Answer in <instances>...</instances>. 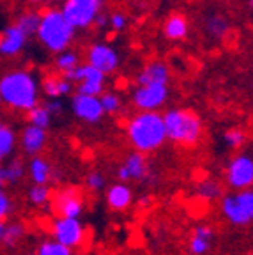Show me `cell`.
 Returning a JSON list of instances; mask_svg holds the SVG:
<instances>
[{
    "label": "cell",
    "mask_w": 253,
    "mask_h": 255,
    "mask_svg": "<svg viewBox=\"0 0 253 255\" xmlns=\"http://www.w3.org/2000/svg\"><path fill=\"white\" fill-rule=\"evenodd\" d=\"M27 34L16 27L14 23L7 25L4 30H0V57L2 59H14L27 46Z\"/></svg>",
    "instance_id": "5bb4252c"
},
{
    "label": "cell",
    "mask_w": 253,
    "mask_h": 255,
    "mask_svg": "<svg viewBox=\"0 0 253 255\" xmlns=\"http://www.w3.org/2000/svg\"><path fill=\"white\" fill-rule=\"evenodd\" d=\"M48 143V133L46 129H41L36 126H27L21 129V133L18 135V145L21 147V151L28 156V158H34V156H39L44 151Z\"/></svg>",
    "instance_id": "9a60e30c"
},
{
    "label": "cell",
    "mask_w": 253,
    "mask_h": 255,
    "mask_svg": "<svg viewBox=\"0 0 253 255\" xmlns=\"http://www.w3.org/2000/svg\"><path fill=\"white\" fill-rule=\"evenodd\" d=\"M69 108H71L73 116H75L76 119L83 121V123H89V124L99 123L105 116L99 98L80 94V92L73 94L71 101H69Z\"/></svg>",
    "instance_id": "7c38bea8"
},
{
    "label": "cell",
    "mask_w": 253,
    "mask_h": 255,
    "mask_svg": "<svg viewBox=\"0 0 253 255\" xmlns=\"http://www.w3.org/2000/svg\"><path fill=\"white\" fill-rule=\"evenodd\" d=\"M27 175L32 184H48L53 179V167L43 156H34L27 163Z\"/></svg>",
    "instance_id": "44dd1931"
},
{
    "label": "cell",
    "mask_w": 253,
    "mask_h": 255,
    "mask_svg": "<svg viewBox=\"0 0 253 255\" xmlns=\"http://www.w3.org/2000/svg\"><path fill=\"white\" fill-rule=\"evenodd\" d=\"M166 140H172L182 147L197 145L204 133L202 119L190 108H172L163 116Z\"/></svg>",
    "instance_id": "277c9868"
},
{
    "label": "cell",
    "mask_w": 253,
    "mask_h": 255,
    "mask_svg": "<svg viewBox=\"0 0 253 255\" xmlns=\"http://www.w3.org/2000/svg\"><path fill=\"white\" fill-rule=\"evenodd\" d=\"M197 193L200 195V199L214 200L218 197H222V186L214 181H202L197 186Z\"/></svg>",
    "instance_id": "d6a6232c"
},
{
    "label": "cell",
    "mask_w": 253,
    "mask_h": 255,
    "mask_svg": "<svg viewBox=\"0 0 253 255\" xmlns=\"http://www.w3.org/2000/svg\"><path fill=\"white\" fill-rule=\"evenodd\" d=\"M214 231L209 225H198L188 241V250L191 255H207L213 248Z\"/></svg>",
    "instance_id": "ffe728a7"
},
{
    "label": "cell",
    "mask_w": 253,
    "mask_h": 255,
    "mask_svg": "<svg viewBox=\"0 0 253 255\" xmlns=\"http://www.w3.org/2000/svg\"><path fill=\"white\" fill-rule=\"evenodd\" d=\"M34 255H73V250L57 243L55 239H44L43 243H39Z\"/></svg>",
    "instance_id": "f546056e"
},
{
    "label": "cell",
    "mask_w": 253,
    "mask_h": 255,
    "mask_svg": "<svg viewBox=\"0 0 253 255\" xmlns=\"http://www.w3.org/2000/svg\"><path fill=\"white\" fill-rule=\"evenodd\" d=\"M16 147H18V135L14 128L7 123H2L0 124V163L11 159Z\"/></svg>",
    "instance_id": "7402d4cb"
},
{
    "label": "cell",
    "mask_w": 253,
    "mask_h": 255,
    "mask_svg": "<svg viewBox=\"0 0 253 255\" xmlns=\"http://www.w3.org/2000/svg\"><path fill=\"white\" fill-rule=\"evenodd\" d=\"M168 98V85L166 84H150V85H136L133 91V105L140 112H156L165 105Z\"/></svg>",
    "instance_id": "30bf717a"
},
{
    "label": "cell",
    "mask_w": 253,
    "mask_h": 255,
    "mask_svg": "<svg viewBox=\"0 0 253 255\" xmlns=\"http://www.w3.org/2000/svg\"><path fill=\"white\" fill-rule=\"evenodd\" d=\"M163 32H165L166 39L181 41L188 36L190 23H188V20L182 14H172L166 18L165 25H163Z\"/></svg>",
    "instance_id": "603a6c76"
},
{
    "label": "cell",
    "mask_w": 253,
    "mask_h": 255,
    "mask_svg": "<svg viewBox=\"0 0 253 255\" xmlns=\"http://www.w3.org/2000/svg\"><path fill=\"white\" fill-rule=\"evenodd\" d=\"M248 4H250V9L253 11V0H248Z\"/></svg>",
    "instance_id": "60d3db41"
},
{
    "label": "cell",
    "mask_w": 253,
    "mask_h": 255,
    "mask_svg": "<svg viewBox=\"0 0 253 255\" xmlns=\"http://www.w3.org/2000/svg\"><path fill=\"white\" fill-rule=\"evenodd\" d=\"M27 236V229L21 222H11L5 225L4 239H2V245H4L7 250H14L16 247H20L21 241Z\"/></svg>",
    "instance_id": "cb8c5ba5"
},
{
    "label": "cell",
    "mask_w": 253,
    "mask_h": 255,
    "mask_svg": "<svg viewBox=\"0 0 253 255\" xmlns=\"http://www.w3.org/2000/svg\"><path fill=\"white\" fill-rule=\"evenodd\" d=\"M75 34L76 30L64 18L60 9L50 7L41 12L36 37L48 52L57 55L64 50H69V44L75 39Z\"/></svg>",
    "instance_id": "3957f363"
},
{
    "label": "cell",
    "mask_w": 253,
    "mask_h": 255,
    "mask_svg": "<svg viewBox=\"0 0 253 255\" xmlns=\"http://www.w3.org/2000/svg\"><path fill=\"white\" fill-rule=\"evenodd\" d=\"M12 211H14V202H12L11 195L5 188L0 186V220L5 222L12 215Z\"/></svg>",
    "instance_id": "836d02e7"
},
{
    "label": "cell",
    "mask_w": 253,
    "mask_h": 255,
    "mask_svg": "<svg viewBox=\"0 0 253 255\" xmlns=\"http://www.w3.org/2000/svg\"><path fill=\"white\" fill-rule=\"evenodd\" d=\"M0 98L9 110L27 114L41 103V80L30 69H9L0 75Z\"/></svg>",
    "instance_id": "6da1fadb"
},
{
    "label": "cell",
    "mask_w": 253,
    "mask_h": 255,
    "mask_svg": "<svg viewBox=\"0 0 253 255\" xmlns=\"http://www.w3.org/2000/svg\"><path fill=\"white\" fill-rule=\"evenodd\" d=\"M225 181L236 191L250 190L253 186V156L246 152L234 156L227 165Z\"/></svg>",
    "instance_id": "9c48e42d"
},
{
    "label": "cell",
    "mask_w": 253,
    "mask_h": 255,
    "mask_svg": "<svg viewBox=\"0 0 253 255\" xmlns=\"http://www.w3.org/2000/svg\"><path fill=\"white\" fill-rule=\"evenodd\" d=\"M222 213L229 223L245 227L253 222V188L229 193L222 199Z\"/></svg>",
    "instance_id": "5b68a950"
},
{
    "label": "cell",
    "mask_w": 253,
    "mask_h": 255,
    "mask_svg": "<svg viewBox=\"0 0 253 255\" xmlns=\"http://www.w3.org/2000/svg\"><path fill=\"white\" fill-rule=\"evenodd\" d=\"M85 184H87V188L91 191H101L105 188V184H107V179H105V175L101 174V172L94 170V172H91V174H87Z\"/></svg>",
    "instance_id": "e575fe53"
},
{
    "label": "cell",
    "mask_w": 253,
    "mask_h": 255,
    "mask_svg": "<svg viewBox=\"0 0 253 255\" xmlns=\"http://www.w3.org/2000/svg\"><path fill=\"white\" fill-rule=\"evenodd\" d=\"M168 66L161 60L149 62L142 71L136 75V85H150V84H168Z\"/></svg>",
    "instance_id": "d6986e66"
},
{
    "label": "cell",
    "mask_w": 253,
    "mask_h": 255,
    "mask_svg": "<svg viewBox=\"0 0 253 255\" xmlns=\"http://www.w3.org/2000/svg\"><path fill=\"white\" fill-rule=\"evenodd\" d=\"M2 123H4V119H2V114H0V124H2Z\"/></svg>",
    "instance_id": "b9f144b4"
},
{
    "label": "cell",
    "mask_w": 253,
    "mask_h": 255,
    "mask_svg": "<svg viewBox=\"0 0 253 255\" xmlns=\"http://www.w3.org/2000/svg\"><path fill=\"white\" fill-rule=\"evenodd\" d=\"M27 175V165L21 158H11L0 163V186H14Z\"/></svg>",
    "instance_id": "e0dca14e"
},
{
    "label": "cell",
    "mask_w": 253,
    "mask_h": 255,
    "mask_svg": "<svg viewBox=\"0 0 253 255\" xmlns=\"http://www.w3.org/2000/svg\"><path fill=\"white\" fill-rule=\"evenodd\" d=\"M127 25V18L126 14H123V12H112L110 16H108V27L112 28V30L115 32H123L124 28H126Z\"/></svg>",
    "instance_id": "d590c367"
},
{
    "label": "cell",
    "mask_w": 253,
    "mask_h": 255,
    "mask_svg": "<svg viewBox=\"0 0 253 255\" xmlns=\"http://www.w3.org/2000/svg\"><path fill=\"white\" fill-rule=\"evenodd\" d=\"M52 239L69 250L80 248L87 239V229L80 218H55L52 222Z\"/></svg>",
    "instance_id": "52a82bcc"
},
{
    "label": "cell",
    "mask_w": 253,
    "mask_h": 255,
    "mask_svg": "<svg viewBox=\"0 0 253 255\" xmlns=\"http://www.w3.org/2000/svg\"><path fill=\"white\" fill-rule=\"evenodd\" d=\"M103 4L105 0H64L60 11L75 30H85L94 25Z\"/></svg>",
    "instance_id": "8992f818"
},
{
    "label": "cell",
    "mask_w": 253,
    "mask_h": 255,
    "mask_svg": "<svg viewBox=\"0 0 253 255\" xmlns=\"http://www.w3.org/2000/svg\"><path fill=\"white\" fill-rule=\"evenodd\" d=\"M119 53L115 48L105 43H94L87 50V64L92 68L99 69L103 75H112L119 68Z\"/></svg>",
    "instance_id": "8fae6325"
},
{
    "label": "cell",
    "mask_w": 253,
    "mask_h": 255,
    "mask_svg": "<svg viewBox=\"0 0 253 255\" xmlns=\"http://www.w3.org/2000/svg\"><path fill=\"white\" fill-rule=\"evenodd\" d=\"M53 191L48 184H32L27 190V200L36 207H44L52 202Z\"/></svg>",
    "instance_id": "484cf974"
},
{
    "label": "cell",
    "mask_w": 253,
    "mask_h": 255,
    "mask_svg": "<svg viewBox=\"0 0 253 255\" xmlns=\"http://www.w3.org/2000/svg\"><path fill=\"white\" fill-rule=\"evenodd\" d=\"M0 107H2V98H0Z\"/></svg>",
    "instance_id": "7bdbcfd3"
},
{
    "label": "cell",
    "mask_w": 253,
    "mask_h": 255,
    "mask_svg": "<svg viewBox=\"0 0 253 255\" xmlns=\"http://www.w3.org/2000/svg\"><path fill=\"white\" fill-rule=\"evenodd\" d=\"M43 105L46 107V110L50 112L53 117L59 116V114H62V108L64 107H62V101H60V100H46Z\"/></svg>",
    "instance_id": "8d00e7d4"
},
{
    "label": "cell",
    "mask_w": 253,
    "mask_h": 255,
    "mask_svg": "<svg viewBox=\"0 0 253 255\" xmlns=\"http://www.w3.org/2000/svg\"><path fill=\"white\" fill-rule=\"evenodd\" d=\"M52 211L57 218H82L85 211L83 193L75 186H67L55 191L52 197Z\"/></svg>",
    "instance_id": "ba28073f"
},
{
    "label": "cell",
    "mask_w": 253,
    "mask_h": 255,
    "mask_svg": "<svg viewBox=\"0 0 253 255\" xmlns=\"http://www.w3.org/2000/svg\"><path fill=\"white\" fill-rule=\"evenodd\" d=\"M44 0H28V4H32V5H39V4H43Z\"/></svg>",
    "instance_id": "ab89813d"
},
{
    "label": "cell",
    "mask_w": 253,
    "mask_h": 255,
    "mask_svg": "<svg viewBox=\"0 0 253 255\" xmlns=\"http://www.w3.org/2000/svg\"><path fill=\"white\" fill-rule=\"evenodd\" d=\"M27 121L30 126L41 128V129H48V128L52 126L53 116L46 110V107H44L43 103H39L37 107L32 108L30 112H27Z\"/></svg>",
    "instance_id": "f1b7e54d"
},
{
    "label": "cell",
    "mask_w": 253,
    "mask_h": 255,
    "mask_svg": "<svg viewBox=\"0 0 253 255\" xmlns=\"http://www.w3.org/2000/svg\"><path fill=\"white\" fill-rule=\"evenodd\" d=\"M246 133L243 131L241 128H230L223 133V143H225L229 149H239L245 143Z\"/></svg>",
    "instance_id": "1f68e13d"
},
{
    "label": "cell",
    "mask_w": 253,
    "mask_h": 255,
    "mask_svg": "<svg viewBox=\"0 0 253 255\" xmlns=\"http://www.w3.org/2000/svg\"><path fill=\"white\" fill-rule=\"evenodd\" d=\"M39 18H41V12L25 11L16 18L14 25L20 28V30H23L25 34H27V37H32V36H36L37 27H39Z\"/></svg>",
    "instance_id": "83f0119b"
},
{
    "label": "cell",
    "mask_w": 253,
    "mask_h": 255,
    "mask_svg": "<svg viewBox=\"0 0 253 255\" xmlns=\"http://www.w3.org/2000/svg\"><path fill=\"white\" fill-rule=\"evenodd\" d=\"M126 136L133 149L142 154H149L166 142V129L163 116L158 112H138L126 126Z\"/></svg>",
    "instance_id": "7a4b0ae2"
},
{
    "label": "cell",
    "mask_w": 253,
    "mask_h": 255,
    "mask_svg": "<svg viewBox=\"0 0 253 255\" xmlns=\"http://www.w3.org/2000/svg\"><path fill=\"white\" fill-rule=\"evenodd\" d=\"M149 177V161L142 152H131L126 156L124 163L117 168V179L119 183L127 181H145Z\"/></svg>",
    "instance_id": "4fadbf2b"
},
{
    "label": "cell",
    "mask_w": 253,
    "mask_h": 255,
    "mask_svg": "<svg viewBox=\"0 0 253 255\" xmlns=\"http://www.w3.org/2000/svg\"><path fill=\"white\" fill-rule=\"evenodd\" d=\"M206 30L214 39H223L230 30V21L222 14H213L206 20Z\"/></svg>",
    "instance_id": "4316f807"
},
{
    "label": "cell",
    "mask_w": 253,
    "mask_h": 255,
    "mask_svg": "<svg viewBox=\"0 0 253 255\" xmlns=\"http://www.w3.org/2000/svg\"><path fill=\"white\" fill-rule=\"evenodd\" d=\"M99 101H101L103 112L108 114V116L117 114L121 110V107H123V101H121L119 94H115V92H103V94L99 96Z\"/></svg>",
    "instance_id": "4dcf8cb0"
},
{
    "label": "cell",
    "mask_w": 253,
    "mask_h": 255,
    "mask_svg": "<svg viewBox=\"0 0 253 255\" xmlns=\"http://www.w3.org/2000/svg\"><path fill=\"white\" fill-rule=\"evenodd\" d=\"M73 91V84L67 82L62 75L55 73V75H48L41 82V92H44L48 100H62L66 96H69Z\"/></svg>",
    "instance_id": "ac0fdd59"
},
{
    "label": "cell",
    "mask_w": 253,
    "mask_h": 255,
    "mask_svg": "<svg viewBox=\"0 0 253 255\" xmlns=\"http://www.w3.org/2000/svg\"><path fill=\"white\" fill-rule=\"evenodd\" d=\"M80 55L75 50H64V52L57 53L55 60H53V66H55L57 73L59 75H66V73L73 71L80 66Z\"/></svg>",
    "instance_id": "d4e9b609"
},
{
    "label": "cell",
    "mask_w": 253,
    "mask_h": 255,
    "mask_svg": "<svg viewBox=\"0 0 253 255\" xmlns=\"http://www.w3.org/2000/svg\"><path fill=\"white\" fill-rule=\"evenodd\" d=\"M5 225H7V223H5V222H2V220H0V243H2V239H4Z\"/></svg>",
    "instance_id": "f35d334b"
},
{
    "label": "cell",
    "mask_w": 253,
    "mask_h": 255,
    "mask_svg": "<svg viewBox=\"0 0 253 255\" xmlns=\"http://www.w3.org/2000/svg\"><path fill=\"white\" fill-rule=\"evenodd\" d=\"M105 199L112 211L123 213L133 204V190L126 183H115L107 190Z\"/></svg>",
    "instance_id": "2e32d148"
},
{
    "label": "cell",
    "mask_w": 253,
    "mask_h": 255,
    "mask_svg": "<svg viewBox=\"0 0 253 255\" xmlns=\"http://www.w3.org/2000/svg\"><path fill=\"white\" fill-rule=\"evenodd\" d=\"M94 25H96L98 28H107V27H108V16L105 14L103 11H101V12L98 14V18H96Z\"/></svg>",
    "instance_id": "74e56055"
}]
</instances>
